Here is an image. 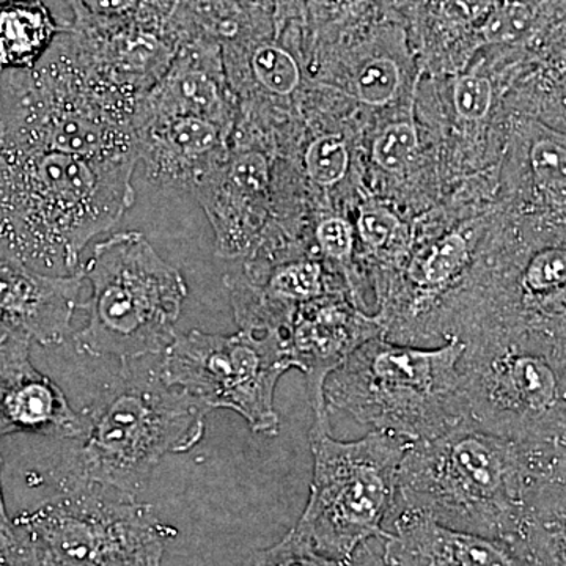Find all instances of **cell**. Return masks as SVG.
Segmentation results:
<instances>
[{
    "mask_svg": "<svg viewBox=\"0 0 566 566\" xmlns=\"http://www.w3.org/2000/svg\"><path fill=\"white\" fill-rule=\"evenodd\" d=\"M566 444L463 422L409 444L398 497L453 531L504 543L527 566H565Z\"/></svg>",
    "mask_w": 566,
    "mask_h": 566,
    "instance_id": "obj_1",
    "label": "cell"
},
{
    "mask_svg": "<svg viewBox=\"0 0 566 566\" xmlns=\"http://www.w3.org/2000/svg\"><path fill=\"white\" fill-rule=\"evenodd\" d=\"M137 159L0 144V253L48 275L81 273V253L136 200Z\"/></svg>",
    "mask_w": 566,
    "mask_h": 566,
    "instance_id": "obj_2",
    "label": "cell"
},
{
    "mask_svg": "<svg viewBox=\"0 0 566 566\" xmlns=\"http://www.w3.org/2000/svg\"><path fill=\"white\" fill-rule=\"evenodd\" d=\"M142 96L98 69L66 25L35 69L0 71V144L137 159Z\"/></svg>",
    "mask_w": 566,
    "mask_h": 566,
    "instance_id": "obj_3",
    "label": "cell"
},
{
    "mask_svg": "<svg viewBox=\"0 0 566 566\" xmlns=\"http://www.w3.org/2000/svg\"><path fill=\"white\" fill-rule=\"evenodd\" d=\"M207 406L167 386L159 368L122 374L82 415L84 433L66 460L62 488L102 486L136 497L164 457L193 449L205 434Z\"/></svg>",
    "mask_w": 566,
    "mask_h": 566,
    "instance_id": "obj_4",
    "label": "cell"
},
{
    "mask_svg": "<svg viewBox=\"0 0 566 566\" xmlns=\"http://www.w3.org/2000/svg\"><path fill=\"white\" fill-rule=\"evenodd\" d=\"M463 352L458 340L417 348L378 335L327 376L324 401L409 444L436 438L469 422L458 371Z\"/></svg>",
    "mask_w": 566,
    "mask_h": 566,
    "instance_id": "obj_5",
    "label": "cell"
},
{
    "mask_svg": "<svg viewBox=\"0 0 566 566\" xmlns=\"http://www.w3.org/2000/svg\"><path fill=\"white\" fill-rule=\"evenodd\" d=\"M82 274L92 293L80 307L87 323L74 335L77 352L134 363L172 344L188 285L144 233H115L96 244Z\"/></svg>",
    "mask_w": 566,
    "mask_h": 566,
    "instance_id": "obj_6",
    "label": "cell"
},
{
    "mask_svg": "<svg viewBox=\"0 0 566 566\" xmlns=\"http://www.w3.org/2000/svg\"><path fill=\"white\" fill-rule=\"evenodd\" d=\"M409 442L370 431L338 441L331 424L312 423L311 495L294 531L324 557L352 564L357 547L385 539V521L398 497V475Z\"/></svg>",
    "mask_w": 566,
    "mask_h": 566,
    "instance_id": "obj_7",
    "label": "cell"
},
{
    "mask_svg": "<svg viewBox=\"0 0 566 566\" xmlns=\"http://www.w3.org/2000/svg\"><path fill=\"white\" fill-rule=\"evenodd\" d=\"M469 422L516 441L566 444V342L499 338L458 360Z\"/></svg>",
    "mask_w": 566,
    "mask_h": 566,
    "instance_id": "obj_8",
    "label": "cell"
},
{
    "mask_svg": "<svg viewBox=\"0 0 566 566\" xmlns=\"http://www.w3.org/2000/svg\"><path fill=\"white\" fill-rule=\"evenodd\" d=\"M13 523L39 566H144L178 534L150 505L92 485L66 488Z\"/></svg>",
    "mask_w": 566,
    "mask_h": 566,
    "instance_id": "obj_9",
    "label": "cell"
},
{
    "mask_svg": "<svg viewBox=\"0 0 566 566\" xmlns=\"http://www.w3.org/2000/svg\"><path fill=\"white\" fill-rule=\"evenodd\" d=\"M158 368L167 386L185 390L210 411L232 409L253 433H279L275 387L292 368L281 335L191 331L174 338Z\"/></svg>",
    "mask_w": 566,
    "mask_h": 566,
    "instance_id": "obj_10",
    "label": "cell"
},
{
    "mask_svg": "<svg viewBox=\"0 0 566 566\" xmlns=\"http://www.w3.org/2000/svg\"><path fill=\"white\" fill-rule=\"evenodd\" d=\"M381 327L342 300H319L301 305L283 335L292 368L307 379L314 422L331 424L324 401V382L335 368L365 342L378 337Z\"/></svg>",
    "mask_w": 566,
    "mask_h": 566,
    "instance_id": "obj_11",
    "label": "cell"
},
{
    "mask_svg": "<svg viewBox=\"0 0 566 566\" xmlns=\"http://www.w3.org/2000/svg\"><path fill=\"white\" fill-rule=\"evenodd\" d=\"M84 274L48 275L0 253V345H59L81 307Z\"/></svg>",
    "mask_w": 566,
    "mask_h": 566,
    "instance_id": "obj_12",
    "label": "cell"
},
{
    "mask_svg": "<svg viewBox=\"0 0 566 566\" xmlns=\"http://www.w3.org/2000/svg\"><path fill=\"white\" fill-rule=\"evenodd\" d=\"M230 129L196 115L136 118L137 163L148 180L164 188L196 191L222 163Z\"/></svg>",
    "mask_w": 566,
    "mask_h": 566,
    "instance_id": "obj_13",
    "label": "cell"
},
{
    "mask_svg": "<svg viewBox=\"0 0 566 566\" xmlns=\"http://www.w3.org/2000/svg\"><path fill=\"white\" fill-rule=\"evenodd\" d=\"M31 345L25 340L0 345V438L32 433L80 439L84 415L71 408L50 376L33 367Z\"/></svg>",
    "mask_w": 566,
    "mask_h": 566,
    "instance_id": "obj_14",
    "label": "cell"
},
{
    "mask_svg": "<svg viewBox=\"0 0 566 566\" xmlns=\"http://www.w3.org/2000/svg\"><path fill=\"white\" fill-rule=\"evenodd\" d=\"M196 115L232 128L221 43L205 31L181 44L155 85L142 96L140 115ZM136 117V118H137Z\"/></svg>",
    "mask_w": 566,
    "mask_h": 566,
    "instance_id": "obj_15",
    "label": "cell"
},
{
    "mask_svg": "<svg viewBox=\"0 0 566 566\" xmlns=\"http://www.w3.org/2000/svg\"><path fill=\"white\" fill-rule=\"evenodd\" d=\"M389 566H527L509 546L403 510L385 538Z\"/></svg>",
    "mask_w": 566,
    "mask_h": 566,
    "instance_id": "obj_16",
    "label": "cell"
},
{
    "mask_svg": "<svg viewBox=\"0 0 566 566\" xmlns=\"http://www.w3.org/2000/svg\"><path fill=\"white\" fill-rule=\"evenodd\" d=\"M497 0H394L424 50L457 54L480 46L479 29Z\"/></svg>",
    "mask_w": 566,
    "mask_h": 566,
    "instance_id": "obj_17",
    "label": "cell"
},
{
    "mask_svg": "<svg viewBox=\"0 0 566 566\" xmlns=\"http://www.w3.org/2000/svg\"><path fill=\"white\" fill-rule=\"evenodd\" d=\"M73 13L70 25L81 31L153 25L208 31L207 18L193 0H65Z\"/></svg>",
    "mask_w": 566,
    "mask_h": 566,
    "instance_id": "obj_18",
    "label": "cell"
},
{
    "mask_svg": "<svg viewBox=\"0 0 566 566\" xmlns=\"http://www.w3.org/2000/svg\"><path fill=\"white\" fill-rule=\"evenodd\" d=\"M66 25L44 0H0V71L35 69Z\"/></svg>",
    "mask_w": 566,
    "mask_h": 566,
    "instance_id": "obj_19",
    "label": "cell"
},
{
    "mask_svg": "<svg viewBox=\"0 0 566 566\" xmlns=\"http://www.w3.org/2000/svg\"><path fill=\"white\" fill-rule=\"evenodd\" d=\"M400 81L397 59L386 52L368 55L356 77L357 96L370 106H385L392 102Z\"/></svg>",
    "mask_w": 566,
    "mask_h": 566,
    "instance_id": "obj_20",
    "label": "cell"
},
{
    "mask_svg": "<svg viewBox=\"0 0 566 566\" xmlns=\"http://www.w3.org/2000/svg\"><path fill=\"white\" fill-rule=\"evenodd\" d=\"M243 566H352L324 557L304 536L290 532L277 545L253 553Z\"/></svg>",
    "mask_w": 566,
    "mask_h": 566,
    "instance_id": "obj_21",
    "label": "cell"
},
{
    "mask_svg": "<svg viewBox=\"0 0 566 566\" xmlns=\"http://www.w3.org/2000/svg\"><path fill=\"white\" fill-rule=\"evenodd\" d=\"M348 147L340 134L319 137L305 153V169L316 185L333 186L340 181L348 169Z\"/></svg>",
    "mask_w": 566,
    "mask_h": 566,
    "instance_id": "obj_22",
    "label": "cell"
},
{
    "mask_svg": "<svg viewBox=\"0 0 566 566\" xmlns=\"http://www.w3.org/2000/svg\"><path fill=\"white\" fill-rule=\"evenodd\" d=\"M419 147V134L412 122L394 123L376 139L374 159L386 172H400Z\"/></svg>",
    "mask_w": 566,
    "mask_h": 566,
    "instance_id": "obj_23",
    "label": "cell"
},
{
    "mask_svg": "<svg viewBox=\"0 0 566 566\" xmlns=\"http://www.w3.org/2000/svg\"><path fill=\"white\" fill-rule=\"evenodd\" d=\"M453 104L464 120H483L493 104V85L485 76L464 74L455 82Z\"/></svg>",
    "mask_w": 566,
    "mask_h": 566,
    "instance_id": "obj_24",
    "label": "cell"
},
{
    "mask_svg": "<svg viewBox=\"0 0 566 566\" xmlns=\"http://www.w3.org/2000/svg\"><path fill=\"white\" fill-rule=\"evenodd\" d=\"M398 219L382 208L364 211L359 218V237L368 251L382 256L397 238Z\"/></svg>",
    "mask_w": 566,
    "mask_h": 566,
    "instance_id": "obj_25",
    "label": "cell"
},
{
    "mask_svg": "<svg viewBox=\"0 0 566 566\" xmlns=\"http://www.w3.org/2000/svg\"><path fill=\"white\" fill-rule=\"evenodd\" d=\"M316 243L331 262L348 266L354 251L352 226L342 218H329L316 229Z\"/></svg>",
    "mask_w": 566,
    "mask_h": 566,
    "instance_id": "obj_26",
    "label": "cell"
},
{
    "mask_svg": "<svg viewBox=\"0 0 566 566\" xmlns=\"http://www.w3.org/2000/svg\"><path fill=\"white\" fill-rule=\"evenodd\" d=\"M532 167L539 180L565 185V147L554 140H542L532 150Z\"/></svg>",
    "mask_w": 566,
    "mask_h": 566,
    "instance_id": "obj_27",
    "label": "cell"
},
{
    "mask_svg": "<svg viewBox=\"0 0 566 566\" xmlns=\"http://www.w3.org/2000/svg\"><path fill=\"white\" fill-rule=\"evenodd\" d=\"M312 2H319V6L323 3L322 11L326 14L329 25H348L374 14L381 0H312Z\"/></svg>",
    "mask_w": 566,
    "mask_h": 566,
    "instance_id": "obj_28",
    "label": "cell"
},
{
    "mask_svg": "<svg viewBox=\"0 0 566 566\" xmlns=\"http://www.w3.org/2000/svg\"><path fill=\"white\" fill-rule=\"evenodd\" d=\"M0 566H39L31 545L17 526L11 534L0 535Z\"/></svg>",
    "mask_w": 566,
    "mask_h": 566,
    "instance_id": "obj_29",
    "label": "cell"
},
{
    "mask_svg": "<svg viewBox=\"0 0 566 566\" xmlns=\"http://www.w3.org/2000/svg\"><path fill=\"white\" fill-rule=\"evenodd\" d=\"M2 468L3 461L2 457H0V535H9L14 531V524L13 520L9 516V513H7L6 501H3Z\"/></svg>",
    "mask_w": 566,
    "mask_h": 566,
    "instance_id": "obj_30",
    "label": "cell"
},
{
    "mask_svg": "<svg viewBox=\"0 0 566 566\" xmlns=\"http://www.w3.org/2000/svg\"><path fill=\"white\" fill-rule=\"evenodd\" d=\"M193 2L203 11L205 17H210L216 7L219 6V0H193Z\"/></svg>",
    "mask_w": 566,
    "mask_h": 566,
    "instance_id": "obj_31",
    "label": "cell"
},
{
    "mask_svg": "<svg viewBox=\"0 0 566 566\" xmlns=\"http://www.w3.org/2000/svg\"><path fill=\"white\" fill-rule=\"evenodd\" d=\"M163 558H159V560H153L150 564L144 565V566H161Z\"/></svg>",
    "mask_w": 566,
    "mask_h": 566,
    "instance_id": "obj_32",
    "label": "cell"
}]
</instances>
